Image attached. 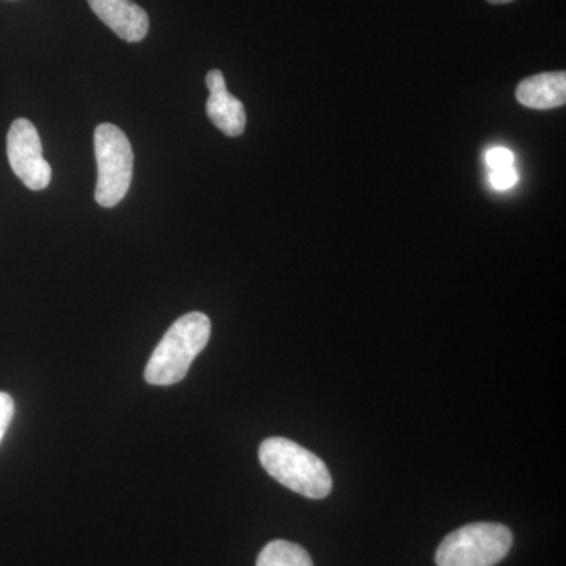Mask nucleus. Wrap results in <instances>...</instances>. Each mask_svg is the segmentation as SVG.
<instances>
[{
	"mask_svg": "<svg viewBox=\"0 0 566 566\" xmlns=\"http://www.w3.org/2000/svg\"><path fill=\"white\" fill-rule=\"evenodd\" d=\"M14 416V401L9 394L0 392V441L9 430Z\"/></svg>",
	"mask_w": 566,
	"mask_h": 566,
	"instance_id": "obj_12",
	"label": "nucleus"
},
{
	"mask_svg": "<svg viewBox=\"0 0 566 566\" xmlns=\"http://www.w3.org/2000/svg\"><path fill=\"white\" fill-rule=\"evenodd\" d=\"M488 170H501L515 166V156L505 147H493L485 153Z\"/></svg>",
	"mask_w": 566,
	"mask_h": 566,
	"instance_id": "obj_10",
	"label": "nucleus"
},
{
	"mask_svg": "<svg viewBox=\"0 0 566 566\" xmlns=\"http://www.w3.org/2000/svg\"><path fill=\"white\" fill-rule=\"evenodd\" d=\"M256 566H314V562L303 546L275 539L263 547Z\"/></svg>",
	"mask_w": 566,
	"mask_h": 566,
	"instance_id": "obj_9",
	"label": "nucleus"
},
{
	"mask_svg": "<svg viewBox=\"0 0 566 566\" xmlns=\"http://www.w3.org/2000/svg\"><path fill=\"white\" fill-rule=\"evenodd\" d=\"M7 156L11 169L25 188L43 191L50 186L52 169L43 158V145L39 132L28 118H18L11 123L7 136Z\"/></svg>",
	"mask_w": 566,
	"mask_h": 566,
	"instance_id": "obj_5",
	"label": "nucleus"
},
{
	"mask_svg": "<svg viewBox=\"0 0 566 566\" xmlns=\"http://www.w3.org/2000/svg\"><path fill=\"white\" fill-rule=\"evenodd\" d=\"M260 463L283 486L308 499H323L333 490L329 469L315 453L285 438L260 446Z\"/></svg>",
	"mask_w": 566,
	"mask_h": 566,
	"instance_id": "obj_2",
	"label": "nucleus"
},
{
	"mask_svg": "<svg viewBox=\"0 0 566 566\" xmlns=\"http://www.w3.org/2000/svg\"><path fill=\"white\" fill-rule=\"evenodd\" d=\"M88 6L120 39L137 43L147 36L150 28L147 11L132 0H88Z\"/></svg>",
	"mask_w": 566,
	"mask_h": 566,
	"instance_id": "obj_7",
	"label": "nucleus"
},
{
	"mask_svg": "<svg viewBox=\"0 0 566 566\" xmlns=\"http://www.w3.org/2000/svg\"><path fill=\"white\" fill-rule=\"evenodd\" d=\"M95 156L98 182L95 199L104 208H114L125 199L133 180L134 153L128 137L111 123L95 129Z\"/></svg>",
	"mask_w": 566,
	"mask_h": 566,
	"instance_id": "obj_4",
	"label": "nucleus"
},
{
	"mask_svg": "<svg viewBox=\"0 0 566 566\" xmlns=\"http://www.w3.org/2000/svg\"><path fill=\"white\" fill-rule=\"evenodd\" d=\"M513 535L495 523H474L458 528L439 546L438 566H494L510 553Z\"/></svg>",
	"mask_w": 566,
	"mask_h": 566,
	"instance_id": "obj_3",
	"label": "nucleus"
},
{
	"mask_svg": "<svg viewBox=\"0 0 566 566\" xmlns=\"http://www.w3.org/2000/svg\"><path fill=\"white\" fill-rule=\"evenodd\" d=\"M208 96L207 115L212 125L229 137H238L245 129V109L240 99L227 91L226 80L219 70L207 74Z\"/></svg>",
	"mask_w": 566,
	"mask_h": 566,
	"instance_id": "obj_6",
	"label": "nucleus"
},
{
	"mask_svg": "<svg viewBox=\"0 0 566 566\" xmlns=\"http://www.w3.org/2000/svg\"><path fill=\"white\" fill-rule=\"evenodd\" d=\"M517 180H520V175H517L515 166L490 172V182L495 191H506V189L513 188Z\"/></svg>",
	"mask_w": 566,
	"mask_h": 566,
	"instance_id": "obj_11",
	"label": "nucleus"
},
{
	"mask_svg": "<svg viewBox=\"0 0 566 566\" xmlns=\"http://www.w3.org/2000/svg\"><path fill=\"white\" fill-rule=\"evenodd\" d=\"M490 3H510L513 2V0H488Z\"/></svg>",
	"mask_w": 566,
	"mask_h": 566,
	"instance_id": "obj_13",
	"label": "nucleus"
},
{
	"mask_svg": "<svg viewBox=\"0 0 566 566\" xmlns=\"http://www.w3.org/2000/svg\"><path fill=\"white\" fill-rule=\"evenodd\" d=\"M210 335L211 322L202 312H191L178 318L148 360L145 368L148 385L172 386L182 381L193 359L208 345Z\"/></svg>",
	"mask_w": 566,
	"mask_h": 566,
	"instance_id": "obj_1",
	"label": "nucleus"
},
{
	"mask_svg": "<svg viewBox=\"0 0 566 566\" xmlns=\"http://www.w3.org/2000/svg\"><path fill=\"white\" fill-rule=\"evenodd\" d=\"M516 99L528 109L547 111L565 106L566 73H542L521 81L516 88Z\"/></svg>",
	"mask_w": 566,
	"mask_h": 566,
	"instance_id": "obj_8",
	"label": "nucleus"
}]
</instances>
